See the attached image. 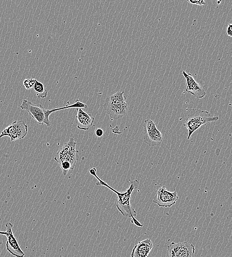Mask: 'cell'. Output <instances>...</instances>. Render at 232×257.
<instances>
[{
    "mask_svg": "<svg viewBox=\"0 0 232 257\" xmlns=\"http://www.w3.org/2000/svg\"><path fill=\"white\" fill-rule=\"evenodd\" d=\"M20 107L26 111L39 125L45 124L47 127L51 126V122L46 115V109L42 104H34L27 99H24Z\"/></svg>",
    "mask_w": 232,
    "mask_h": 257,
    "instance_id": "obj_5",
    "label": "cell"
},
{
    "mask_svg": "<svg viewBox=\"0 0 232 257\" xmlns=\"http://www.w3.org/2000/svg\"><path fill=\"white\" fill-rule=\"evenodd\" d=\"M77 121V128L82 130H88L92 126L94 118L91 114H88L81 108H76Z\"/></svg>",
    "mask_w": 232,
    "mask_h": 257,
    "instance_id": "obj_12",
    "label": "cell"
},
{
    "mask_svg": "<svg viewBox=\"0 0 232 257\" xmlns=\"http://www.w3.org/2000/svg\"><path fill=\"white\" fill-rule=\"evenodd\" d=\"M76 142L74 138H70L64 143L54 156V160L59 165L63 163L70 164L74 168L79 159V151L76 148Z\"/></svg>",
    "mask_w": 232,
    "mask_h": 257,
    "instance_id": "obj_4",
    "label": "cell"
},
{
    "mask_svg": "<svg viewBox=\"0 0 232 257\" xmlns=\"http://www.w3.org/2000/svg\"><path fill=\"white\" fill-rule=\"evenodd\" d=\"M5 225V230L7 231V234L5 235L7 238L6 242L7 251L15 257H24L25 253L20 248L12 231L13 224L7 222Z\"/></svg>",
    "mask_w": 232,
    "mask_h": 257,
    "instance_id": "obj_10",
    "label": "cell"
},
{
    "mask_svg": "<svg viewBox=\"0 0 232 257\" xmlns=\"http://www.w3.org/2000/svg\"><path fill=\"white\" fill-rule=\"evenodd\" d=\"M167 248L170 257H194V246L186 241L172 242Z\"/></svg>",
    "mask_w": 232,
    "mask_h": 257,
    "instance_id": "obj_9",
    "label": "cell"
},
{
    "mask_svg": "<svg viewBox=\"0 0 232 257\" xmlns=\"http://www.w3.org/2000/svg\"><path fill=\"white\" fill-rule=\"evenodd\" d=\"M89 172L97 180L98 182L96 183V185H100L106 187L117 195L118 199L116 202V207L123 216L126 217L132 218V223L138 227H142L143 226L142 224L140 223L135 217L137 215V213L132 207L130 202L132 192L139 186V181L137 179L134 180L131 182L128 188L125 191L119 192L98 176L96 174L95 168H92L89 169Z\"/></svg>",
    "mask_w": 232,
    "mask_h": 257,
    "instance_id": "obj_1",
    "label": "cell"
},
{
    "mask_svg": "<svg viewBox=\"0 0 232 257\" xmlns=\"http://www.w3.org/2000/svg\"><path fill=\"white\" fill-rule=\"evenodd\" d=\"M28 131V126L24 121H15L1 131L0 138L8 136L11 142L20 140L26 136Z\"/></svg>",
    "mask_w": 232,
    "mask_h": 257,
    "instance_id": "obj_6",
    "label": "cell"
},
{
    "mask_svg": "<svg viewBox=\"0 0 232 257\" xmlns=\"http://www.w3.org/2000/svg\"><path fill=\"white\" fill-rule=\"evenodd\" d=\"M182 74L186 82V92L199 99L204 98L206 95V92L202 86L195 80L192 75L186 73L185 71L182 72Z\"/></svg>",
    "mask_w": 232,
    "mask_h": 257,
    "instance_id": "obj_11",
    "label": "cell"
},
{
    "mask_svg": "<svg viewBox=\"0 0 232 257\" xmlns=\"http://www.w3.org/2000/svg\"><path fill=\"white\" fill-rule=\"evenodd\" d=\"M144 142L149 146H156L160 145L163 142V136L161 132L156 127L154 121L150 119H146L143 124Z\"/></svg>",
    "mask_w": 232,
    "mask_h": 257,
    "instance_id": "obj_7",
    "label": "cell"
},
{
    "mask_svg": "<svg viewBox=\"0 0 232 257\" xmlns=\"http://www.w3.org/2000/svg\"><path fill=\"white\" fill-rule=\"evenodd\" d=\"M95 134L97 137H101L103 135V130L100 128H97L95 130Z\"/></svg>",
    "mask_w": 232,
    "mask_h": 257,
    "instance_id": "obj_18",
    "label": "cell"
},
{
    "mask_svg": "<svg viewBox=\"0 0 232 257\" xmlns=\"http://www.w3.org/2000/svg\"><path fill=\"white\" fill-rule=\"evenodd\" d=\"M226 34L229 37L232 36V25L231 23L229 24L227 27Z\"/></svg>",
    "mask_w": 232,
    "mask_h": 257,
    "instance_id": "obj_17",
    "label": "cell"
},
{
    "mask_svg": "<svg viewBox=\"0 0 232 257\" xmlns=\"http://www.w3.org/2000/svg\"><path fill=\"white\" fill-rule=\"evenodd\" d=\"M187 1L191 4L198 5H203L206 4L205 2L203 0H188Z\"/></svg>",
    "mask_w": 232,
    "mask_h": 257,
    "instance_id": "obj_16",
    "label": "cell"
},
{
    "mask_svg": "<svg viewBox=\"0 0 232 257\" xmlns=\"http://www.w3.org/2000/svg\"><path fill=\"white\" fill-rule=\"evenodd\" d=\"M178 198L176 190L170 191L164 186H158L152 201L160 207L167 208L175 205Z\"/></svg>",
    "mask_w": 232,
    "mask_h": 257,
    "instance_id": "obj_8",
    "label": "cell"
},
{
    "mask_svg": "<svg viewBox=\"0 0 232 257\" xmlns=\"http://www.w3.org/2000/svg\"><path fill=\"white\" fill-rule=\"evenodd\" d=\"M218 120V116H213L207 111L198 108L190 109L183 123V126L188 131L187 138L189 139L192 133L202 126Z\"/></svg>",
    "mask_w": 232,
    "mask_h": 257,
    "instance_id": "obj_2",
    "label": "cell"
},
{
    "mask_svg": "<svg viewBox=\"0 0 232 257\" xmlns=\"http://www.w3.org/2000/svg\"><path fill=\"white\" fill-rule=\"evenodd\" d=\"M36 79L31 78L25 79L23 81V85L26 89H30L34 87Z\"/></svg>",
    "mask_w": 232,
    "mask_h": 257,
    "instance_id": "obj_15",
    "label": "cell"
},
{
    "mask_svg": "<svg viewBox=\"0 0 232 257\" xmlns=\"http://www.w3.org/2000/svg\"><path fill=\"white\" fill-rule=\"evenodd\" d=\"M124 91H118L106 98L103 106L111 120H118L126 115L128 111V105Z\"/></svg>",
    "mask_w": 232,
    "mask_h": 257,
    "instance_id": "obj_3",
    "label": "cell"
},
{
    "mask_svg": "<svg viewBox=\"0 0 232 257\" xmlns=\"http://www.w3.org/2000/svg\"><path fill=\"white\" fill-rule=\"evenodd\" d=\"M33 88L38 98L44 99L46 97L48 91L45 88L44 84L37 79L35 80Z\"/></svg>",
    "mask_w": 232,
    "mask_h": 257,
    "instance_id": "obj_14",
    "label": "cell"
},
{
    "mask_svg": "<svg viewBox=\"0 0 232 257\" xmlns=\"http://www.w3.org/2000/svg\"><path fill=\"white\" fill-rule=\"evenodd\" d=\"M153 248V243L149 239L139 241L133 248L131 257H147Z\"/></svg>",
    "mask_w": 232,
    "mask_h": 257,
    "instance_id": "obj_13",
    "label": "cell"
}]
</instances>
